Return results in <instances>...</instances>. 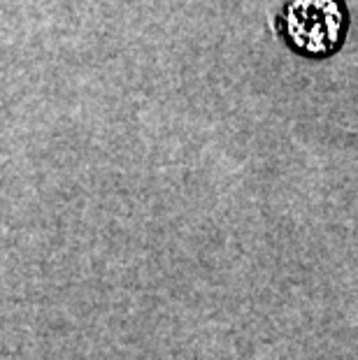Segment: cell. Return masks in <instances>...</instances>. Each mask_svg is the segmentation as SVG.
Listing matches in <instances>:
<instances>
[{
	"label": "cell",
	"instance_id": "obj_1",
	"mask_svg": "<svg viewBox=\"0 0 358 360\" xmlns=\"http://www.w3.org/2000/svg\"><path fill=\"white\" fill-rule=\"evenodd\" d=\"M281 30L293 51L307 58H326L345 42L349 10L345 0H288Z\"/></svg>",
	"mask_w": 358,
	"mask_h": 360
}]
</instances>
